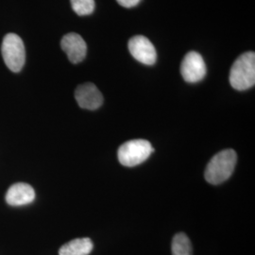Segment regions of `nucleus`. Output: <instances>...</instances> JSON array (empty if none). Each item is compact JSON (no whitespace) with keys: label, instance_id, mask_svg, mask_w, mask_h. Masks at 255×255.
Instances as JSON below:
<instances>
[{"label":"nucleus","instance_id":"6e6552de","mask_svg":"<svg viewBox=\"0 0 255 255\" xmlns=\"http://www.w3.org/2000/svg\"><path fill=\"white\" fill-rule=\"evenodd\" d=\"M61 46L71 63L79 64L85 59L87 46L81 35L73 32L64 35L61 41Z\"/></svg>","mask_w":255,"mask_h":255},{"label":"nucleus","instance_id":"f8f14e48","mask_svg":"<svg viewBox=\"0 0 255 255\" xmlns=\"http://www.w3.org/2000/svg\"><path fill=\"white\" fill-rule=\"evenodd\" d=\"M74 11L78 15H89L95 9V0H70Z\"/></svg>","mask_w":255,"mask_h":255},{"label":"nucleus","instance_id":"f03ea898","mask_svg":"<svg viewBox=\"0 0 255 255\" xmlns=\"http://www.w3.org/2000/svg\"><path fill=\"white\" fill-rule=\"evenodd\" d=\"M237 155L234 149H224L215 155L210 161L204 178L211 184H220L232 176L237 165Z\"/></svg>","mask_w":255,"mask_h":255},{"label":"nucleus","instance_id":"1a4fd4ad","mask_svg":"<svg viewBox=\"0 0 255 255\" xmlns=\"http://www.w3.org/2000/svg\"><path fill=\"white\" fill-rule=\"evenodd\" d=\"M35 199V192L29 184L17 182L12 184L6 193V201L11 206H22L31 203Z\"/></svg>","mask_w":255,"mask_h":255},{"label":"nucleus","instance_id":"f257e3e1","mask_svg":"<svg viewBox=\"0 0 255 255\" xmlns=\"http://www.w3.org/2000/svg\"><path fill=\"white\" fill-rule=\"evenodd\" d=\"M230 83L238 91H245L255 84V54L248 51L240 55L230 71Z\"/></svg>","mask_w":255,"mask_h":255},{"label":"nucleus","instance_id":"20e7f679","mask_svg":"<svg viewBox=\"0 0 255 255\" xmlns=\"http://www.w3.org/2000/svg\"><path fill=\"white\" fill-rule=\"evenodd\" d=\"M1 52L4 62L10 71L17 73L22 70L26 61V50L24 43L18 35L9 33L4 37Z\"/></svg>","mask_w":255,"mask_h":255},{"label":"nucleus","instance_id":"423d86ee","mask_svg":"<svg viewBox=\"0 0 255 255\" xmlns=\"http://www.w3.org/2000/svg\"><path fill=\"white\" fill-rule=\"evenodd\" d=\"M128 50L131 56L141 64L153 65L157 61V52L153 44L143 35H136L129 39Z\"/></svg>","mask_w":255,"mask_h":255},{"label":"nucleus","instance_id":"0eeeda50","mask_svg":"<svg viewBox=\"0 0 255 255\" xmlns=\"http://www.w3.org/2000/svg\"><path fill=\"white\" fill-rule=\"evenodd\" d=\"M75 99L82 109H99L103 104V96L98 87L91 82L83 83L77 87Z\"/></svg>","mask_w":255,"mask_h":255},{"label":"nucleus","instance_id":"7ed1b4c3","mask_svg":"<svg viewBox=\"0 0 255 255\" xmlns=\"http://www.w3.org/2000/svg\"><path fill=\"white\" fill-rule=\"evenodd\" d=\"M153 152L151 144L144 139L130 140L121 145L119 148L118 157L120 164L133 167L142 164Z\"/></svg>","mask_w":255,"mask_h":255},{"label":"nucleus","instance_id":"39448f33","mask_svg":"<svg viewBox=\"0 0 255 255\" xmlns=\"http://www.w3.org/2000/svg\"><path fill=\"white\" fill-rule=\"evenodd\" d=\"M206 64L199 52L189 51L184 56L181 64V74L183 80L189 83L201 82L206 76Z\"/></svg>","mask_w":255,"mask_h":255},{"label":"nucleus","instance_id":"9b49d317","mask_svg":"<svg viewBox=\"0 0 255 255\" xmlns=\"http://www.w3.org/2000/svg\"><path fill=\"white\" fill-rule=\"evenodd\" d=\"M172 255H192V245L190 240L185 234H177L173 237L171 245Z\"/></svg>","mask_w":255,"mask_h":255},{"label":"nucleus","instance_id":"ddd939ff","mask_svg":"<svg viewBox=\"0 0 255 255\" xmlns=\"http://www.w3.org/2000/svg\"><path fill=\"white\" fill-rule=\"evenodd\" d=\"M119 2V5L125 8H132L137 6L141 0H117Z\"/></svg>","mask_w":255,"mask_h":255},{"label":"nucleus","instance_id":"9d476101","mask_svg":"<svg viewBox=\"0 0 255 255\" xmlns=\"http://www.w3.org/2000/svg\"><path fill=\"white\" fill-rule=\"evenodd\" d=\"M94 248L90 238H77L64 244L59 251V255H89Z\"/></svg>","mask_w":255,"mask_h":255}]
</instances>
